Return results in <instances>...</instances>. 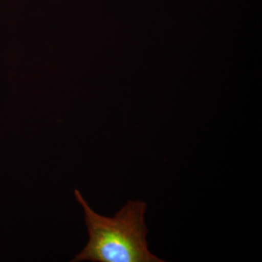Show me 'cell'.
<instances>
[{
	"label": "cell",
	"instance_id": "6da1fadb",
	"mask_svg": "<svg viewBox=\"0 0 262 262\" xmlns=\"http://www.w3.org/2000/svg\"><path fill=\"white\" fill-rule=\"evenodd\" d=\"M75 195L84 210L89 239L72 261H163L148 246L145 202L128 201L115 216L106 217L96 213L80 191L76 189Z\"/></svg>",
	"mask_w": 262,
	"mask_h": 262
}]
</instances>
